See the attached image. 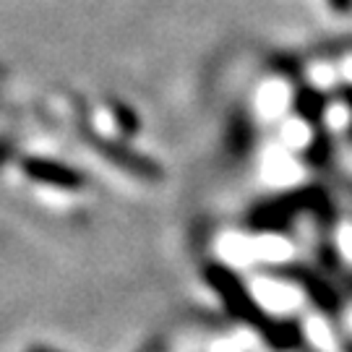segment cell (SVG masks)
<instances>
[{
	"label": "cell",
	"instance_id": "6da1fadb",
	"mask_svg": "<svg viewBox=\"0 0 352 352\" xmlns=\"http://www.w3.org/2000/svg\"><path fill=\"white\" fill-rule=\"evenodd\" d=\"M204 277L212 285L214 292L219 295V300L225 302L227 311L240 321H245L256 331H261L266 342H272L274 347H295L300 342V331L292 324H285V321H272L258 308V302L251 298V292L243 287V282L235 277V272H230L227 266L209 264L204 269Z\"/></svg>",
	"mask_w": 352,
	"mask_h": 352
},
{
	"label": "cell",
	"instance_id": "7a4b0ae2",
	"mask_svg": "<svg viewBox=\"0 0 352 352\" xmlns=\"http://www.w3.org/2000/svg\"><path fill=\"white\" fill-rule=\"evenodd\" d=\"M87 136H89V141H91V146L100 151L102 157H107L113 164H118L120 170H126V173H131V175H136V177H144V180H160V177H162L160 164L151 162L149 157H141V154L131 151L128 146H123V144L104 139V136H91V133H87Z\"/></svg>",
	"mask_w": 352,
	"mask_h": 352
},
{
	"label": "cell",
	"instance_id": "3957f363",
	"mask_svg": "<svg viewBox=\"0 0 352 352\" xmlns=\"http://www.w3.org/2000/svg\"><path fill=\"white\" fill-rule=\"evenodd\" d=\"M321 196L316 193V190H300V193H295V196H282L277 201H269L264 204L258 212L253 214V225L256 227H285L295 217L298 212H302L305 206L311 209V204L318 201Z\"/></svg>",
	"mask_w": 352,
	"mask_h": 352
},
{
	"label": "cell",
	"instance_id": "277c9868",
	"mask_svg": "<svg viewBox=\"0 0 352 352\" xmlns=\"http://www.w3.org/2000/svg\"><path fill=\"white\" fill-rule=\"evenodd\" d=\"M285 277L298 282L321 311H327V314H337L340 311V295H337V289L331 287L329 279H324L321 274H316L311 269H302V266H289V269H285Z\"/></svg>",
	"mask_w": 352,
	"mask_h": 352
},
{
	"label": "cell",
	"instance_id": "5b68a950",
	"mask_svg": "<svg viewBox=\"0 0 352 352\" xmlns=\"http://www.w3.org/2000/svg\"><path fill=\"white\" fill-rule=\"evenodd\" d=\"M24 173L29 177H34L45 186H58V188H81L84 186V175L78 170H71L68 164L52 162V160H26L24 162Z\"/></svg>",
	"mask_w": 352,
	"mask_h": 352
},
{
	"label": "cell",
	"instance_id": "8992f818",
	"mask_svg": "<svg viewBox=\"0 0 352 352\" xmlns=\"http://www.w3.org/2000/svg\"><path fill=\"white\" fill-rule=\"evenodd\" d=\"M298 110H300L305 118H316V115L321 113V104H318L314 94L308 91V94H302L300 100H298Z\"/></svg>",
	"mask_w": 352,
	"mask_h": 352
},
{
	"label": "cell",
	"instance_id": "52a82bcc",
	"mask_svg": "<svg viewBox=\"0 0 352 352\" xmlns=\"http://www.w3.org/2000/svg\"><path fill=\"white\" fill-rule=\"evenodd\" d=\"M329 6L337 13H350L352 11V0H329Z\"/></svg>",
	"mask_w": 352,
	"mask_h": 352
}]
</instances>
